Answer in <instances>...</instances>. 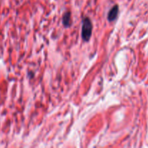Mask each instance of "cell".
<instances>
[{
  "label": "cell",
  "instance_id": "cell-1",
  "mask_svg": "<svg viewBox=\"0 0 148 148\" xmlns=\"http://www.w3.org/2000/svg\"><path fill=\"white\" fill-rule=\"evenodd\" d=\"M92 24L90 19L88 17H85L82 20V38L85 41H88L90 39L92 35Z\"/></svg>",
  "mask_w": 148,
  "mask_h": 148
},
{
  "label": "cell",
  "instance_id": "cell-2",
  "mask_svg": "<svg viewBox=\"0 0 148 148\" xmlns=\"http://www.w3.org/2000/svg\"><path fill=\"white\" fill-rule=\"evenodd\" d=\"M119 5H117V4H115V5L110 10V11L108 12V17H107L108 21L112 22L116 19L119 14Z\"/></svg>",
  "mask_w": 148,
  "mask_h": 148
},
{
  "label": "cell",
  "instance_id": "cell-3",
  "mask_svg": "<svg viewBox=\"0 0 148 148\" xmlns=\"http://www.w3.org/2000/svg\"><path fill=\"white\" fill-rule=\"evenodd\" d=\"M62 23L65 27H69L71 25V12L69 11L66 12L63 14L62 17Z\"/></svg>",
  "mask_w": 148,
  "mask_h": 148
}]
</instances>
